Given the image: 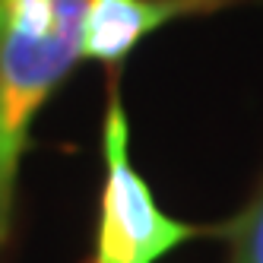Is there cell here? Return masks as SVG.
I'll return each mask as SVG.
<instances>
[{"label": "cell", "instance_id": "cell-1", "mask_svg": "<svg viewBox=\"0 0 263 263\" xmlns=\"http://www.w3.org/2000/svg\"><path fill=\"white\" fill-rule=\"evenodd\" d=\"M86 0H4L0 16V244L10 235L32 124L80 64Z\"/></svg>", "mask_w": 263, "mask_h": 263}, {"label": "cell", "instance_id": "cell-2", "mask_svg": "<svg viewBox=\"0 0 263 263\" xmlns=\"http://www.w3.org/2000/svg\"><path fill=\"white\" fill-rule=\"evenodd\" d=\"M206 229L175 219L130 156V121L118 83L108 89L102 121V191L96 241L86 263H159Z\"/></svg>", "mask_w": 263, "mask_h": 263}, {"label": "cell", "instance_id": "cell-3", "mask_svg": "<svg viewBox=\"0 0 263 263\" xmlns=\"http://www.w3.org/2000/svg\"><path fill=\"white\" fill-rule=\"evenodd\" d=\"M222 4L225 0H86L80 61L118 67L159 29L216 13Z\"/></svg>", "mask_w": 263, "mask_h": 263}, {"label": "cell", "instance_id": "cell-4", "mask_svg": "<svg viewBox=\"0 0 263 263\" xmlns=\"http://www.w3.org/2000/svg\"><path fill=\"white\" fill-rule=\"evenodd\" d=\"M229 263H263V184L254 200L229 225Z\"/></svg>", "mask_w": 263, "mask_h": 263}, {"label": "cell", "instance_id": "cell-5", "mask_svg": "<svg viewBox=\"0 0 263 263\" xmlns=\"http://www.w3.org/2000/svg\"><path fill=\"white\" fill-rule=\"evenodd\" d=\"M0 16H4V0H0Z\"/></svg>", "mask_w": 263, "mask_h": 263}]
</instances>
